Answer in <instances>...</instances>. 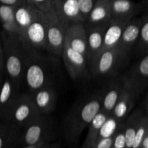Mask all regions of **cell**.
Listing matches in <instances>:
<instances>
[{"mask_svg": "<svg viewBox=\"0 0 148 148\" xmlns=\"http://www.w3.org/2000/svg\"><path fill=\"white\" fill-rule=\"evenodd\" d=\"M102 90L95 92L78 101L64 120V133L66 141L76 144L84 130L101 109Z\"/></svg>", "mask_w": 148, "mask_h": 148, "instance_id": "cell-1", "label": "cell"}, {"mask_svg": "<svg viewBox=\"0 0 148 148\" xmlns=\"http://www.w3.org/2000/svg\"><path fill=\"white\" fill-rule=\"evenodd\" d=\"M0 38L4 52V72L19 87L24 76L25 48L17 35L0 30Z\"/></svg>", "mask_w": 148, "mask_h": 148, "instance_id": "cell-2", "label": "cell"}, {"mask_svg": "<svg viewBox=\"0 0 148 148\" xmlns=\"http://www.w3.org/2000/svg\"><path fill=\"white\" fill-rule=\"evenodd\" d=\"M23 43L27 54L23 79L30 92L52 85V75L47 62L42 57L38 51L24 42Z\"/></svg>", "mask_w": 148, "mask_h": 148, "instance_id": "cell-3", "label": "cell"}, {"mask_svg": "<svg viewBox=\"0 0 148 148\" xmlns=\"http://www.w3.org/2000/svg\"><path fill=\"white\" fill-rule=\"evenodd\" d=\"M40 115L30 94H18L1 121L22 130Z\"/></svg>", "mask_w": 148, "mask_h": 148, "instance_id": "cell-4", "label": "cell"}, {"mask_svg": "<svg viewBox=\"0 0 148 148\" xmlns=\"http://www.w3.org/2000/svg\"><path fill=\"white\" fill-rule=\"evenodd\" d=\"M46 26V51L53 56H62L66 30L69 25L57 15L54 9L44 13Z\"/></svg>", "mask_w": 148, "mask_h": 148, "instance_id": "cell-5", "label": "cell"}, {"mask_svg": "<svg viewBox=\"0 0 148 148\" xmlns=\"http://www.w3.org/2000/svg\"><path fill=\"white\" fill-rule=\"evenodd\" d=\"M53 135V121L50 114H40L21 130L20 144L33 145L50 143Z\"/></svg>", "mask_w": 148, "mask_h": 148, "instance_id": "cell-6", "label": "cell"}, {"mask_svg": "<svg viewBox=\"0 0 148 148\" xmlns=\"http://www.w3.org/2000/svg\"><path fill=\"white\" fill-rule=\"evenodd\" d=\"M126 63L117 46L103 49L90 66L89 73L95 78L115 77L117 71Z\"/></svg>", "mask_w": 148, "mask_h": 148, "instance_id": "cell-7", "label": "cell"}, {"mask_svg": "<svg viewBox=\"0 0 148 148\" xmlns=\"http://www.w3.org/2000/svg\"><path fill=\"white\" fill-rule=\"evenodd\" d=\"M23 42L27 43L38 51H46L47 38L44 13L41 12L26 28L20 37Z\"/></svg>", "mask_w": 148, "mask_h": 148, "instance_id": "cell-8", "label": "cell"}, {"mask_svg": "<svg viewBox=\"0 0 148 148\" xmlns=\"http://www.w3.org/2000/svg\"><path fill=\"white\" fill-rule=\"evenodd\" d=\"M61 56H62L65 67L72 79H80L89 73L86 56L74 50L65 42Z\"/></svg>", "mask_w": 148, "mask_h": 148, "instance_id": "cell-9", "label": "cell"}, {"mask_svg": "<svg viewBox=\"0 0 148 148\" xmlns=\"http://www.w3.org/2000/svg\"><path fill=\"white\" fill-rule=\"evenodd\" d=\"M141 17H134L127 22L119 39L117 49L123 59L127 62L131 56L141 25Z\"/></svg>", "mask_w": 148, "mask_h": 148, "instance_id": "cell-10", "label": "cell"}, {"mask_svg": "<svg viewBox=\"0 0 148 148\" xmlns=\"http://www.w3.org/2000/svg\"><path fill=\"white\" fill-rule=\"evenodd\" d=\"M123 77L124 85L119 98L111 112V115L121 121H124L135 106L140 94Z\"/></svg>", "mask_w": 148, "mask_h": 148, "instance_id": "cell-11", "label": "cell"}, {"mask_svg": "<svg viewBox=\"0 0 148 148\" xmlns=\"http://www.w3.org/2000/svg\"><path fill=\"white\" fill-rule=\"evenodd\" d=\"M123 77L141 95L147 88L148 53L140 57Z\"/></svg>", "mask_w": 148, "mask_h": 148, "instance_id": "cell-12", "label": "cell"}, {"mask_svg": "<svg viewBox=\"0 0 148 148\" xmlns=\"http://www.w3.org/2000/svg\"><path fill=\"white\" fill-rule=\"evenodd\" d=\"M111 18L130 20L143 12L147 10L141 2L132 0H109Z\"/></svg>", "mask_w": 148, "mask_h": 148, "instance_id": "cell-13", "label": "cell"}, {"mask_svg": "<svg viewBox=\"0 0 148 148\" xmlns=\"http://www.w3.org/2000/svg\"><path fill=\"white\" fill-rule=\"evenodd\" d=\"M31 99L40 114H50L54 110L57 95L52 85L43 87L30 94Z\"/></svg>", "mask_w": 148, "mask_h": 148, "instance_id": "cell-14", "label": "cell"}, {"mask_svg": "<svg viewBox=\"0 0 148 148\" xmlns=\"http://www.w3.org/2000/svg\"><path fill=\"white\" fill-rule=\"evenodd\" d=\"M87 36V48H88V68L91 66L95 58L102 51L103 46V37L105 26H85Z\"/></svg>", "mask_w": 148, "mask_h": 148, "instance_id": "cell-15", "label": "cell"}, {"mask_svg": "<svg viewBox=\"0 0 148 148\" xmlns=\"http://www.w3.org/2000/svg\"><path fill=\"white\" fill-rule=\"evenodd\" d=\"M57 15L68 25L84 23L77 0H53Z\"/></svg>", "mask_w": 148, "mask_h": 148, "instance_id": "cell-16", "label": "cell"}, {"mask_svg": "<svg viewBox=\"0 0 148 148\" xmlns=\"http://www.w3.org/2000/svg\"><path fill=\"white\" fill-rule=\"evenodd\" d=\"M124 85L122 76L111 79L106 88L102 90L101 95V110L111 114L113 109L115 107Z\"/></svg>", "mask_w": 148, "mask_h": 148, "instance_id": "cell-17", "label": "cell"}, {"mask_svg": "<svg viewBox=\"0 0 148 148\" xmlns=\"http://www.w3.org/2000/svg\"><path fill=\"white\" fill-rule=\"evenodd\" d=\"M64 42L69 45L74 50L79 52L87 57V36L84 23L69 25L66 30Z\"/></svg>", "mask_w": 148, "mask_h": 148, "instance_id": "cell-18", "label": "cell"}, {"mask_svg": "<svg viewBox=\"0 0 148 148\" xmlns=\"http://www.w3.org/2000/svg\"><path fill=\"white\" fill-rule=\"evenodd\" d=\"M111 19L109 0H97L84 25L85 26H105L107 25Z\"/></svg>", "mask_w": 148, "mask_h": 148, "instance_id": "cell-19", "label": "cell"}, {"mask_svg": "<svg viewBox=\"0 0 148 148\" xmlns=\"http://www.w3.org/2000/svg\"><path fill=\"white\" fill-rule=\"evenodd\" d=\"M41 12L28 1L14 7V18L20 32L19 37L23 36L26 28Z\"/></svg>", "mask_w": 148, "mask_h": 148, "instance_id": "cell-20", "label": "cell"}, {"mask_svg": "<svg viewBox=\"0 0 148 148\" xmlns=\"http://www.w3.org/2000/svg\"><path fill=\"white\" fill-rule=\"evenodd\" d=\"M19 87L9 77H3L0 88V121H2L13 101L16 98Z\"/></svg>", "mask_w": 148, "mask_h": 148, "instance_id": "cell-21", "label": "cell"}, {"mask_svg": "<svg viewBox=\"0 0 148 148\" xmlns=\"http://www.w3.org/2000/svg\"><path fill=\"white\" fill-rule=\"evenodd\" d=\"M129 20L111 18L106 27L103 49H110L117 46L122 32Z\"/></svg>", "mask_w": 148, "mask_h": 148, "instance_id": "cell-22", "label": "cell"}, {"mask_svg": "<svg viewBox=\"0 0 148 148\" xmlns=\"http://www.w3.org/2000/svg\"><path fill=\"white\" fill-rule=\"evenodd\" d=\"M21 130L0 121V148H14L20 144Z\"/></svg>", "mask_w": 148, "mask_h": 148, "instance_id": "cell-23", "label": "cell"}, {"mask_svg": "<svg viewBox=\"0 0 148 148\" xmlns=\"http://www.w3.org/2000/svg\"><path fill=\"white\" fill-rule=\"evenodd\" d=\"M145 112L142 108H137L129 114L124 121V132L125 137L126 148H132L134 136L140 119Z\"/></svg>", "mask_w": 148, "mask_h": 148, "instance_id": "cell-24", "label": "cell"}, {"mask_svg": "<svg viewBox=\"0 0 148 148\" xmlns=\"http://www.w3.org/2000/svg\"><path fill=\"white\" fill-rule=\"evenodd\" d=\"M110 115L111 114L105 112L101 109L98 111V114L94 116L88 125V134L82 148H92L96 142L100 130Z\"/></svg>", "mask_w": 148, "mask_h": 148, "instance_id": "cell-25", "label": "cell"}, {"mask_svg": "<svg viewBox=\"0 0 148 148\" xmlns=\"http://www.w3.org/2000/svg\"><path fill=\"white\" fill-rule=\"evenodd\" d=\"M142 23L137 41L132 53L138 57H142L148 53V14L147 10L144 12L141 17Z\"/></svg>", "mask_w": 148, "mask_h": 148, "instance_id": "cell-26", "label": "cell"}, {"mask_svg": "<svg viewBox=\"0 0 148 148\" xmlns=\"http://www.w3.org/2000/svg\"><path fill=\"white\" fill-rule=\"evenodd\" d=\"M0 26L1 31L19 36V29L14 18V7L0 4Z\"/></svg>", "mask_w": 148, "mask_h": 148, "instance_id": "cell-27", "label": "cell"}, {"mask_svg": "<svg viewBox=\"0 0 148 148\" xmlns=\"http://www.w3.org/2000/svg\"><path fill=\"white\" fill-rule=\"evenodd\" d=\"M122 123L123 121H119L111 114L100 130L97 140L99 139L114 137Z\"/></svg>", "mask_w": 148, "mask_h": 148, "instance_id": "cell-28", "label": "cell"}, {"mask_svg": "<svg viewBox=\"0 0 148 148\" xmlns=\"http://www.w3.org/2000/svg\"><path fill=\"white\" fill-rule=\"evenodd\" d=\"M147 133H148V117L147 114L145 113L137 127L132 148H139L142 140Z\"/></svg>", "mask_w": 148, "mask_h": 148, "instance_id": "cell-29", "label": "cell"}, {"mask_svg": "<svg viewBox=\"0 0 148 148\" xmlns=\"http://www.w3.org/2000/svg\"><path fill=\"white\" fill-rule=\"evenodd\" d=\"M112 148H126L125 137L124 132V121L113 137Z\"/></svg>", "mask_w": 148, "mask_h": 148, "instance_id": "cell-30", "label": "cell"}, {"mask_svg": "<svg viewBox=\"0 0 148 148\" xmlns=\"http://www.w3.org/2000/svg\"><path fill=\"white\" fill-rule=\"evenodd\" d=\"M97 0H77L81 14L84 20V23Z\"/></svg>", "mask_w": 148, "mask_h": 148, "instance_id": "cell-31", "label": "cell"}, {"mask_svg": "<svg viewBox=\"0 0 148 148\" xmlns=\"http://www.w3.org/2000/svg\"><path fill=\"white\" fill-rule=\"evenodd\" d=\"M29 3L45 13L53 9V0H27Z\"/></svg>", "mask_w": 148, "mask_h": 148, "instance_id": "cell-32", "label": "cell"}, {"mask_svg": "<svg viewBox=\"0 0 148 148\" xmlns=\"http://www.w3.org/2000/svg\"><path fill=\"white\" fill-rule=\"evenodd\" d=\"M113 137L99 139L95 142L92 148H112Z\"/></svg>", "mask_w": 148, "mask_h": 148, "instance_id": "cell-33", "label": "cell"}, {"mask_svg": "<svg viewBox=\"0 0 148 148\" xmlns=\"http://www.w3.org/2000/svg\"><path fill=\"white\" fill-rule=\"evenodd\" d=\"M26 1H27V0H0V4L16 7V6L20 5L23 3L26 2Z\"/></svg>", "mask_w": 148, "mask_h": 148, "instance_id": "cell-34", "label": "cell"}, {"mask_svg": "<svg viewBox=\"0 0 148 148\" xmlns=\"http://www.w3.org/2000/svg\"><path fill=\"white\" fill-rule=\"evenodd\" d=\"M0 72H4V52H3L2 44L0 38Z\"/></svg>", "mask_w": 148, "mask_h": 148, "instance_id": "cell-35", "label": "cell"}, {"mask_svg": "<svg viewBox=\"0 0 148 148\" xmlns=\"http://www.w3.org/2000/svg\"><path fill=\"white\" fill-rule=\"evenodd\" d=\"M139 148H148V133L145 135L144 138L142 140Z\"/></svg>", "mask_w": 148, "mask_h": 148, "instance_id": "cell-36", "label": "cell"}, {"mask_svg": "<svg viewBox=\"0 0 148 148\" xmlns=\"http://www.w3.org/2000/svg\"><path fill=\"white\" fill-rule=\"evenodd\" d=\"M41 148H60V145L59 143H47Z\"/></svg>", "mask_w": 148, "mask_h": 148, "instance_id": "cell-37", "label": "cell"}, {"mask_svg": "<svg viewBox=\"0 0 148 148\" xmlns=\"http://www.w3.org/2000/svg\"><path fill=\"white\" fill-rule=\"evenodd\" d=\"M46 143H38V144L33 145L24 146V147H23V148H41L45 144H46Z\"/></svg>", "mask_w": 148, "mask_h": 148, "instance_id": "cell-38", "label": "cell"}, {"mask_svg": "<svg viewBox=\"0 0 148 148\" xmlns=\"http://www.w3.org/2000/svg\"><path fill=\"white\" fill-rule=\"evenodd\" d=\"M3 77H4V72H0V88H1Z\"/></svg>", "mask_w": 148, "mask_h": 148, "instance_id": "cell-39", "label": "cell"}]
</instances>
